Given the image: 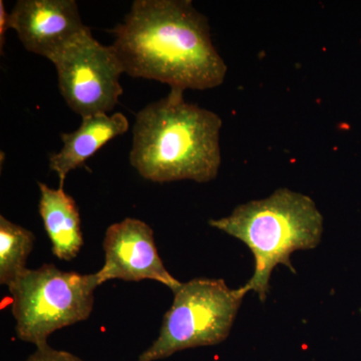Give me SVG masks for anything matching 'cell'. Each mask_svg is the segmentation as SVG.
<instances>
[{
  "instance_id": "obj_1",
  "label": "cell",
  "mask_w": 361,
  "mask_h": 361,
  "mask_svg": "<svg viewBox=\"0 0 361 361\" xmlns=\"http://www.w3.org/2000/svg\"><path fill=\"white\" fill-rule=\"evenodd\" d=\"M111 44L125 73L171 90H209L228 68L211 37L208 18L191 0H135Z\"/></svg>"
},
{
  "instance_id": "obj_2",
  "label": "cell",
  "mask_w": 361,
  "mask_h": 361,
  "mask_svg": "<svg viewBox=\"0 0 361 361\" xmlns=\"http://www.w3.org/2000/svg\"><path fill=\"white\" fill-rule=\"evenodd\" d=\"M221 129L220 116L187 103L182 90H171L137 114L130 165L144 179L160 184L211 182L222 161Z\"/></svg>"
},
{
  "instance_id": "obj_3",
  "label": "cell",
  "mask_w": 361,
  "mask_h": 361,
  "mask_svg": "<svg viewBox=\"0 0 361 361\" xmlns=\"http://www.w3.org/2000/svg\"><path fill=\"white\" fill-rule=\"evenodd\" d=\"M323 224L324 218L314 200L288 188H280L266 198L237 206L227 217L209 221V225L250 249L255 268L244 286L248 292L255 291L262 302L267 298L274 268L283 264L295 272L291 254L319 245Z\"/></svg>"
},
{
  "instance_id": "obj_4",
  "label": "cell",
  "mask_w": 361,
  "mask_h": 361,
  "mask_svg": "<svg viewBox=\"0 0 361 361\" xmlns=\"http://www.w3.org/2000/svg\"><path fill=\"white\" fill-rule=\"evenodd\" d=\"M99 286L96 273L80 274L54 264L25 269L8 286L16 336L39 348L58 330L85 322Z\"/></svg>"
},
{
  "instance_id": "obj_5",
  "label": "cell",
  "mask_w": 361,
  "mask_h": 361,
  "mask_svg": "<svg viewBox=\"0 0 361 361\" xmlns=\"http://www.w3.org/2000/svg\"><path fill=\"white\" fill-rule=\"evenodd\" d=\"M173 293L158 338L139 361L165 360L178 351L226 341L248 290L230 288L223 279L194 278Z\"/></svg>"
},
{
  "instance_id": "obj_6",
  "label": "cell",
  "mask_w": 361,
  "mask_h": 361,
  "mask_svg": "<svg viewBox=\"0 0 361 361\" xmlns=\"http://www.w3.org/2000/svg\"><path fill=\"white\" fill-rule=\"evenodd\" d=\"M58 71L61 94L71 110L87 118L116 108L123 90L125 73L111 45L102 44L90 27L51 59Z\"/></svg>"
},
{
  "instance_id": "obj_7",
  "label": "cell",
  "mask_w": 361,
  "mask_h": 361,
  "mask_svg": "<svg viewBox=\"0 0 361 361\" xmlns=\"http://www.w3.org/2000/svg\"><path fill=\"white\" fill-rule=\"evenodd\" d=\"M103 248L104 266L96 272L99 285L113 279L154 280L173 292L182 285L164 265L153 229L144 221L126 218L111 224L104 235Z\"/></svg>"
},
{
  "instance_id": "obj_8",
  "label": "cell",
  "mask_w": 361,
  "mask_h": 361,
  "mask_svg": "<svg viewBox=\"0 0 361 361\" xmlns=\"http://www.w3.org/2000/svg\"><path fill=\"white\" fill-rule=\"evenodd\" d=\"M9 18L26 51L49 61L87 27L75 0H18Z\"/></svg>"
},
{
  "instance_id": "obj_9",
  "label": "cell",
  "mask_w": 361,
  "mask_h": 361,
  "mask_svg": "<svg viewBox=\"0 0 361 361\" xmlns=\"http://www.w3.org/2000/svg\"><path fill=\"white\" fill-rule=\"evenodd\" d=\"M129 128V120L123 114H101L82 118L77 130L61 134L63 149L49 158V168L58 174L59 187L63 188L68 173L82 167L104 145L126 134Z\"/></svg>"
},
{
  "instance_id": "obj_10",
  "label": "cell",
  "mask_w": 361,
  "mask_h": 361,
  "mask_svg": "<svg viewBox=\"0 0 361 361\" xmlns=\"http://www.w3.org/2000/svg\"><path fill=\"white\" fill-rule=\"evenodd\" d=\"M37 184L40 191L39 215L51 240L52 254L59 260H73L84 245L77 203L63 188L51 189L44 183Z\"/></svg>"
},
{
  "instance_id": "obj_11",
  "label": "cell",
  "mask_w": 361,
  "mask_h": 361,
  "mask_svg": "<svg viewBox=\"0 0 361 361\" xmlns=\"http://www.w3.org/2000/svg\"><path fill=\"white\" fill-rule=\"evenodd\" d=\"M35 237L26 229L0 216V284L8 287L26 268Z\"/></svg>"
},
{
  "instance_id": "obj_12",
  "label": "cell",
  "mask_w": 361,
  "mask_h": 361,
  "mask_svg": "<svg viewBox=\"0 0 361 361\" xmlns=\"http://www.w3.org/2000/svg\"><path fill=\"white\" fill-rule=\"evenodd\" d=\"M23 361H87L65 350H59L49 345V343L37 348L32 355Z\"/></svg>"
},
{
  "instance_id": "obj_13",
  "label": "cell",
  "mask_w": 361,
  "mask_h": 361,
  "mask_svg": "<svg viewBox=\"0 0 361 361\" xmlns=\"http://www.w3.org/2000/svg\"><path fill=\"white\" fill-rule=\"evenodd\" d=\"M11 28V18L7 13L4 1L0 0V51L4 52V47L6 44V35L7 30Z\"/></svg>"
}]
</instances>
